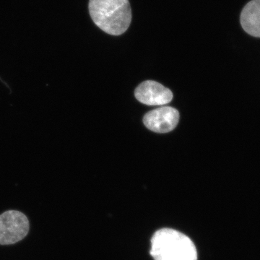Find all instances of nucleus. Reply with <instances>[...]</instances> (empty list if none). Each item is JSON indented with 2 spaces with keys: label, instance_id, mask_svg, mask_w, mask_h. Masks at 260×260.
Returning a JSON list of instances; mask_svg holds the SVG:
<instances>
[{
  "label": "nucleus",
  "instance_id": "f257e3e1",
  "mask_svg": "<svg viewBox=\"0 0 260 260\" xmlns=\"http://www.w3.org/2000/svg\"><path fill=\"white\" fill-rule=\"evenodd\" d=\"M88 9L94 23L109 35H121L131 23L129 0H90Z\"/></svg>",
  "mask_w": 260,
  "mask_h": 260
},
{
  "label": "nucleus",
  "instance_id": "f03ea898",
  "mask_svg": "<svg viewBox=\"0 0 260 260\" xmlns=\"http://www.w3.org/2000/svg\"><path fill=\"white\" fill-rule=\"evenodd\" d=\"M150 254L155 260H198L194 243L182 233L162 229L151 239Z\"/></svg>",
  "mask_w": 260,
  "mask_h": 260
},
{
  "label": "nucleus",
  "instance_id": "7ed1b4c3",
  "mask_svg": "<svg viewBox=\"0 0 260 260\" xmlns=\"http://www.w3.org/2000/svg\"><path fill=\"white\" fill-rule=\"evenodd\" d=\"M28 232L29 221L25 214L18 210H8L0 215V245L20 242Z\"/></svg>",
  "mask_w": 260,
  "mask_h": 260
},
{
  "label": "nucleus",
  "instance_id": "20e7f679",
  "mask_svg": "<svg viewBox=\"0 0 260 260\" xmlns=\"http://www.w3.org/2000/svg\"><path fill=\"white\" fill-rule=\"evenodd\" d=\"M179 120V113L170 107L158 108L145 114V126L157 133H167L175 129Z\"/></svg>",
  "mask_w": 260,
  "mask_h": 260
},
{
  "label": "nucleus",
  "instance_id": "39448f33",
  "mask_svg": "<svg viewBox=\"0 0 260 260\" xmlns=\"http://www.w3.org/2000/svg\"><path fill=\"white\" fill-rule=\"evenodd\" d=\"M136 99L148 106H161L169 104L173 99L172 92L161 84L147 80L140 84L135 93Z\"/></svg>",
  "mask_w": 260,
  "mask_h": 260
},
{
  "label": "nucleus",
  "instance_id": "423d86ee",
  "mask_svg": "<svg viewBox=\"0 0 260 260\" xmlns=\"http://www.w3.org/2000/svg\"><path fill=\"white\" fill-rule=\"evenodd\" d=\"M240 20L248 34L260 38V0H251L244 7Z\"/></svg>",
  "mask_w": 260,
  "mask_h": 260
}]
</instances>
